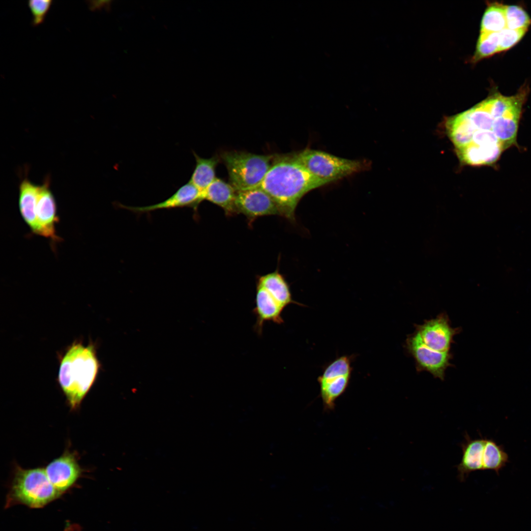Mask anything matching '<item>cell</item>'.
I'll use <instances>...</instances> for the list:
<instances>
[{
  "instance_id": "obj_17",
  "label": "cell",
  "mask_w": 531,
  "mask_h": 531,
  "mask_svg": "<svg viewBox=\"0 0 531 531\" xmlns=\"http://www.w3.org/2000/svg\"><path fill=\"white\" fill-rule=\"evenodd\" d=\"M39 186L25 178L19 187V205L21 214L26 223L34 233L36 228V206Z\"/></svg>"
},
{
  "instance_id": "obj_21",
  "label": "cell",
  "mask_w": 531,
  "mask_h": 531,
  "mask_svg": "<svg viewBox=\"0 0 531 531\" xmlns=\"http://www.w3.org/2000/svg\"><path fill=\"white\" fill-rule=\"evenodd\" d=\"M499 32H480L473 59L475 61L499 52Z\"/></svg>"
},
{
  "instance_id": "obj_24",
  "label": "cell",
  "mask_w": 531,
  "mask_h": 531,
  "mask_svg": "<svg viewBox=\"0 0 531 531\" xmlns=\"http://www.w3.org/2000/svg\"><path fill=\"white\" fill-rule=\"evenodd\" d=\"M52 0H30L28 5L31 12L32 18L31 24L36 26L42 23L50 9Z\"/></svg>"
},
{
  "instance_id": "obj_20",
  "label": "cell",
  "mask_w": 531,
  "mask_h": 531,
  "mask_svg": "<svg viewBox=\"0 0 531 531\" xmlns=\"http://www.w3.org/2000/svg\"><path fill=\"white\" fill-rule=\"evenodd\" d=\"M505 5L491 4L482 19L480 32H500L506 28Z\"/></svg>"
},
{
  "instance_id": "obj_8",
  "label": "cell",
  "mask_w": 531,
  "mask_h": 531,
  "mask_svg": "<svg viewBox=\"0 0 531 531\" xmlns=\"http://www.w3.org/2000/svg\"><path fill=\"white\" fill-rule=\"evenodd\" d=\"M415 331L422 342L429 348L440 352H450L455 343L454 337L461 331L460 327H453L448 315L442 312L435 318L415 324Z\"/></svg>"
},
{
  "instance_id": "obj_18",
  "label": "cell",
  "mask_w": 531,
  "mask_h": 531,
  "mask_svg": "<svg viewBox=\"0 0 531 531\" xmlns=\"http://www.w3.org/2000/svg\"><path fill=\"white\" fill-rule=\"evenodd\" d=\"M193 153L196 164L189 181L203 193L216 178V168L220 159L217 155L206 158Z\"/></svg>"
},
{
  "instance_id": "obj_13",
  "label": "cell",
  "mask_w": 531,
  "mask_h": 531,
  "mask_svg": "<svg viewBox=\"0 0 531 531\" xmlns=\"http://www.w3.org/2000/svg\"><path fill=\"white\" fill-rule=\"evenodd\" d=\"M285 308L262 286L257 285L255 307L252 312L256 317L254 330L259 335L263 333L266 322L281 324L284 323L282 317Z\"/></svg>"
},
{
  "instance_id": "obj_9",
  "label": "cell",
  "mask_w": 531,
  "mask_h": 531,
  "mask_svg": "<svg viewBox=\"0 0 531 531\" xmlns=\"http://www.w3.org/2000/svg\"><path fill=\"white\" fill-rule=\"evenodd\" d=\"M236 206L237 213L244 214L250 222L262 216L280 215L273 200L259 187L236 191Z\"/></svg>"
},
{
  "instance_id": "obj_2",
  "label": "cell",
  "mask_w": 531,
  "mask_h": 531,
  "mask_svg": "<svg viewBox=\"0 0 531 531\" xmlns=\"http://www.w3.org/2000/svg\"><path fill=\"white\" fill-rule=\"evenodd\" d=\"M100 367L92 342L85 345L76 340L60 355L58 382L72 409L80 405L89 390Z\"/></svg>"
},
{
  "instance_id": "obj_22",
  "label": "cell",
  "mask_w": 531,
  "mask_h": 531,
  "mask_svg": "<svg viewBox=\"0 0 531 531\" xmlns=\"http://www.w3.org/2000/svg\"><path fill=\"white\" fill-rule=\"evenodd\" d=\"M505 12L507 28L527 30L531 20L522 8L517 5H505Z\"/></svg>"
},
{
  "instance_id": "obj_12",
  "label": "cell",
  "mask_w": 531,
  "mask_h": 531,
  "mask_svg": "<svg viewBox=\"0 0 531 531\" xmlns=\"http://www.w3.org/2000/svg\"><path fill=\"white\" fill-rule=\"evenodd\" d=\"M45 470L50 481L60 494L74 484L82 472L74 454L69 452L52 461Z\"/></svg>"
},
{
  "instance_id": "obj_14",
  "label": "cell",
  "mask_w": 531,
  "mask_h": 531,
  "mask_svg": "<svg viewBox=\"0 0 531 531\" xmlns=\"http://www.w3.org/2000/svg\"><path fill=\"white\" fill-rule=\"evenodd\" d=\"M486 438L472 439L467 433L460 446L462 456L460 463L456 466L458 478L464 481L472 472L483 470V459Z\"/></svg>"
},
{
  "instance_id": "obj_23",
  "label": "cell",
  "mask_w": 531,
  "mask_h": 531,
  "mask_svg": "<svg viewBox=\"0 0 531 531\" xmlns=\"http://www.w3.org/2000/svg\"><path fill=\"white\" fill-rule=\"evenodd\" d=\"M527 29L511 30L506 28L499 33V52L506 51L517 44L523 37Z\"/></svg>"
},
{
  "instance_id": "obj_6",
  "label": "cell",
  "mask_w": 531,
  "mask_h": 531,
  "mask_svg": "<svg viewBox=\"0 0 531 531\" xmlns=\"http://www.w3.org/2000/svg\"><path fill=\"white\" fill-rule=\"evenodd\" d=\"M354 355L336 358L324 368L317 381L320 396L325 409H333L336 400L345 392L350 381Z\"/></svg>"
},
{
  "instance_id": "obj_15",
  "label": "cell",
  "mask_w": 531,
  "mask_h": 531,
  "mask_svg": "<svg viewBox=\"0 0 531 531\" xmlns=\"http://www.w3.org/2000/svg\"><path fill=\"white\" fill-rule=\"evenodd\" d=\"M202 193L204 200L220 207L226 215L238 213L236 206V190L229 182L216 177Z\"/></svg>"
},
{
  "instance_id": "obj_16",
  "label": "cell",
  "mask_w": 531,
  "mask_h": 531,
  "mask_svg": "<svg viewBox=\"0 0 531 531\" xmlns=\"http://www.w3.org/2000/svg\"><path fill=\"white\" fill-rule=\"evenodd\" d=\"M257 284L268 292L284 308L291 304L304 306L293 299L289 284L278 270L260 277Z\"/></svg>"
},
{
  "instance_id": "obj_1",
  "label": "cell",
  "mask_w": 531,
  "mask_h": 531,
  "mask_svg": "<svg viewBox=\"0 0 531 531\" xmlns=\"http://www.w3.org/2000/svg\"><path fill=\"white\" fill-rule=\"evenodd\" d=\"M328 184L312 175L295 152L275 154L271 165L260 185L273 200L280 215L295 221V209L310 191Z\"/></svg>"
},
{
  "instance_id": "obj_3",
  "label": "cell",
  "mask_w": 531,
  "mask_h": 531,
  "mask_svg": "<svg viewBox=\"0 0 531 531\" xmlns=\"http://www.w3.org/2000/svg\"><path fill=\"white\" fill-rule=\"evenodd\" d=\"M274 154H258L244 151L226 150L220 154L229 183L236 191L258 187L269 170Z\"/></svg>"
},
{
  "instance_id": "obj_11",
  "label": "cell",
  "mask_w": 531,
  "mask_h": 531,
  "mask_svg": "<svg viewBox=\"0 0 531 531\" xmlns=\"http://www.w3.org/2000/svg\"><path fill=\"white\" fill-rule=\"evenodd\" d=\"M56 202L48 180L39 186L36 206V228L34 234L58 241L55 224L58 221Z\"/></svg>"
},
{
  "instance_id": "obj_4",
  "label": "cell",
  "mask_w": 531,
  "mask_h": 531,
  "mask_svg": "<svg viewBox=\"0 0 531 531\" xmlns=\"http://www.w3.org/2000/svg\"><path fill=\"white\" fill-rule=\"evenodd\" d=\"M60 494L50 481L45 469L18 468L12 482L8 503H20L32 508H40Z\"/></svg>"
},
{
  "instance_id": "obj_5",
  "label": "cell",
  "mask_w": 531,
  "mask_h": 531,
  "mask_svg": "<svg viewBox=\"0 0 531 531\" xmlns=\"http://www.w3.org/2000/svg\"><path fill=\"white\" fill-rule=\"evenodd\" d=\"M295 153L312 175L328 184L365 171L370 166L366 160L349 159L309 148Z\"/></svg>"
},
{
  "instance_id": "obj_10",
  "label": "cell",
  "mask_w": 531,
  "mask_h": 531,
  "mask_svg": "<svg viewBox=\"0 0 531 531\" xmlns=\"http://www.w3.org/2000/svg\"><path fill=\"white\" fill-rule=\"evenodd\" d=\"M203 201L202 192L189 181L180 186L172 196L158 203L142 206H127L118 203V206L137 214L149 213L160 209L184 207L192 208L196 211Z\"/></svg>"
},
{
  "instance_id": "obj_19",
  "label": "cell",
  "mask_w": 531,
  "mask_h": 531,
  "mask_svg": "<svg viewBox=\"0 0 531 531\" xmlns=\"http://www.w3.org/2000/svg\"><path fill=\"white\" fill-rule=\"evenodd\" d=\"M508 461V455L503 446L498 445L492 439L486 438L483 452V470H493L499 473Z\"/></svg>"
},
{
  "instance_id": "obj_7",
  "label": "cell",
  "mask_w": 531,
  "mask_h": 531,
  "mask_svg": "<svg viewBox=\"0 0 531 531\" xmlns=\"http://www.w3.org/2000/svg\"><path fill=\"white\" fill-rule=\"evenodd\" d=\"M404 347L413 359L418 373L427 372L434 378L444 381L446 370L453 366L452 353L440 352L429 348L422 342L415 331L407 336Z\"/></svg>"
}]
</instances>
